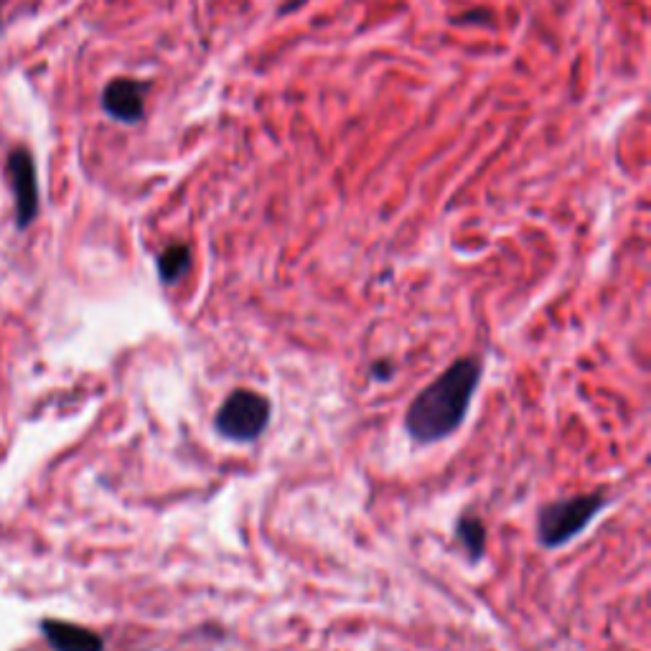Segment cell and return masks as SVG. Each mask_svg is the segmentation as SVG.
I'll list each match as a JSON object with an SVG mask.
<instances>
[{"mask_svg":"<svg viewBox=\"0 0 651 651\" xmlns=\"http://www.w3.org/2000/svg\"><path fill=\"white\" fill-rule=\"evenodd\" d=\"M606 507L603 494H580L547 504L537 519V535L545 547H562L588 527L596 514Z\"/></svg>","mask_w":651,"mask_h":651,"instance_id":"7a4b0ae2","label":"cell"},{"mask_svg":"<svg viewBox=\"0 0 651 651\" xmlns=\"http://www.w3.org/2000/svg\"><path fill=\"white\" fill-rule=\"evenodd\" d=\"M189 265H191V250L186 245H181V242H176V245L166 247V250L158 255V278H161L166 285L179 283L181 275L189 270Z\"/></svg>","mask_w":651,"mask_h":651,"instance_id":"52a82bcc","label":"cell"},{"mask_svg":"<svg viewBox=\"0 0 651 651\" xmlns=\"http://www.w3.org/2000/svg\"><path fill=\"white\" fill-rule=\"evenodd\" d=\"M0 11H3V0H0ZM0 34H3V16H0Z\"/></svg>","mask_w":651,"mask_h":651,"instance_id":"9c48e42d","label":"cell"},{"mask_svg":"<svg viewBox=\"0 0 651 651\" xmlns=\"http://www.w3.org/2000/svg\"><path fill=\"white\" fill-rule=\"evenodd\" d=\"M44 634L56 651H102V639L82 626L46 621Z\"/></svg>","mask_w":651,"mask_h":651,"instance_id":"8992f818","label":"cell"},{"mask_svg":"<svg viewBox=\"0 0 651 651\" xmlns=\"http://www.w3.org/2000/svg\"><path fill=\"white\" fill-rule=\"evenodd\" d=\"M8 176H11L13 199H16V224L26 229L39 214V179H36L34 156L18 145L8 153Z\"/></svg>","mask_w":651,"mask_h":651,"instance_id":"277c9868","label":"cell"},{"mask_svg":"<svg viewBox=\"0 0 651 651\" xmlns=\"http://www.w3.org/2000/svg\"><path fill=\"white\" fill-rule=\"evenodd\" d=\"M458 540L473 560H479L486 550V527L476 517H463L458 522Z\"/></svg>","mask_w":651,"mask_h":651,"instance_id":"ba28073f","label":"cell"},{"mask_svg":"<svg viewBox=\"0 0 651 651\" xmlns=\"http://www.w3.org/2000/svg\"><path fill=\"white\" fill-rule=\"evenodd\" d=\"M270 400L255 390H234L219 405L217 425L219 433L229 440H255L262 430L268 428Z\"/></svg>","mask_w":651,"mask_h":651,"instance_id":"3957f363","label":"cell"},{"mask_svg":"<svg viewBox=\"0 0 651 651\" xmlns=\"http://www.w3.org/2000/svg\"><path fill=\"white\" fill-rule=\"evenodd\" d=\"M481 364L463 357L443 369L433 382L418 392L405 415V428L415 443H438L466 420L473 392L479 387Z\"/></svg>","mask_w":651,"mask_h":651,"instance_id":"6da1fadb","label":"cell"},{"mask_svg":"<svg viewBox=\"0 0 651 651\" xmlns=\"http://www.w3.org/2000/svg\"><path fill=\"white\" fill-rule=\"evenodd\" d=\"M102 110L117 123H138L145 112V84L130 77L112 79L102 92Z\"/></svg>","mask_w":651,"mask_h":651,"instance_id":"5b68a950","label":"cell"}]
</instances>
